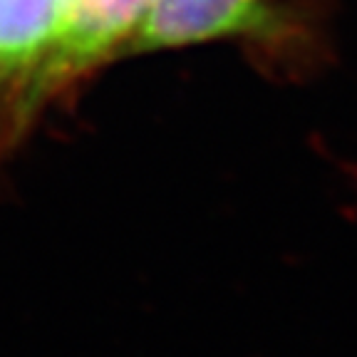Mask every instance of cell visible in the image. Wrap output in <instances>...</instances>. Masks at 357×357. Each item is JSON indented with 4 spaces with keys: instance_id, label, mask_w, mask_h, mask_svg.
I'll list each match as a JSON object with an SVG mask.
<instances>
[{
    "instance_id": "obj_1",
    "label": "cell",
    "mask_w": 357,
    "mask_h": 357,
    "mask_svg": "<svg viewBox=\"0 0 357 357\" xmlns=\"http://www.w3.org/2000/svg\"><path fill=\"white\" fill-rule=\"evenodd\" d=\"M231 38L256 45L288 43L283 0H151L124 55Z\"/></svg>"
},
{
    "instance_id": "obj_2",
    "label": "cell",
    "mask_w": 357,
    "mask_h": 357,
    "mask_svg": "<svg viewBox=\"0 0 357 357\" xmlns=\"http://www.w3.org/2000/svg\"><path fill=\"white\" fill-rule=\"evenodd\" d=\"M149 6L151 0H70L40 79L45 109L60 102L102 62L122 57Z\"/></svg>"
}]
</instances>
